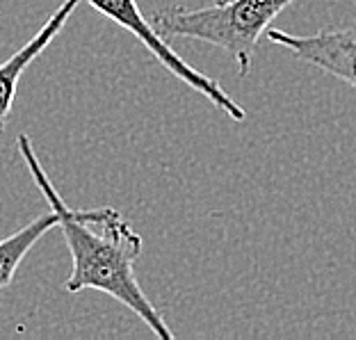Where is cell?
<instances>
[{
    "mask_svg": "<svg viewBox=\"0 0 356 340\" xmlns=\"http://www.w3.org/2000/svg\"><path fill=\"white\" fill-rule=\"evenodd\" d=\"M16 149L26 160L28 172L42 190L46 204L58 217V226L69 247L74 263L67 279L69 293L99 290L110 295L126 309H131L158 338L174 340V331L169 329L165 315L153 306L135 277V263L144 249L140 233L133 231V226L115 208H69L37 160L35 147L26 133L19 137Z\"/></svg>",
    "mask_w": 356,
    "mask_h": 340,
    "instance_id": "obj_1",
    "label": "cell"
},
{
    "mask_svg": "<svg viewBox=\"0 0 356 340\" xmlns=\"http://www.w3.org/2000/svg\"><path fill=\"white\" fill-rule=\"evenodd\" d=\"M297 0H215L199 10L167 7L151 16L165 39H194L229 53L245 78L252 71L258 42L274 19Z\"/></svg>",
    "mask_w": 356,
    "mask_h": 340,
    "instance_id": "obj_2",
    "label": "cell"
},
{
    "mask_svg": "<svg viewBox=\"0 0 356 340\" xmlns=\"http://www.w3.org/2000/svg\"><path fill=\"white\" fill-rule=\"evenodd\" d=\"M87 3L99 14H103L105 19H110L112 23H117L119 28L131 32L137 42L163 64L169 74L176 76L183 85H188L190 89H194V92L206 96V101L213 103L215 108L224 112L229 119L238 121V124H242V121L247 119V110L242 108V103H238L229 92H226V89L220 85V80L201 74V71H197L192 64H188L174 51L172 44H169V39H165L156 28L151 26V21L140 10L137 0H87Z\"/></svg>",
    "mask_w": 356,
    "mask_h": 340,
    "instance_id": "obj_3",
    "label": "cell"
},
{
    "mask_svg": "<svg viewBox=\"0 0 356 340\" xmlns=\"http://www.w3.org/2000/svg\"><path fill=\"white\" fill-rule=\"evenodd\" d=\"M265 37L290 51L297 60L356 89V28H322L313 35H295L272 26Z\"/></svg>",
    "mask_w": 356,
    "mask_h": 340,
    "instance_id": "obj_4",
    "label": "cell"
},
{
    "mask_svg": "<svg viewBox=\"0 0 356 340\" xmlns=\"http://www.w3.org/2000/svg\"><path fill=\"white\" fill-rule=\"evenodd\" d=\"M80 3H83V0H64L58 10L48 16V21L44 23V26L37 30V35L32 37L28 44H23L10 60H5L3 64H0V131L5 128L7 119H10V115H12L16 87H19V80L23 76V71H26L30 64L46 51L48 44L60 35L64 23L69 21V16L76 12V7Z\"/></svg>",
    "mask_w": 356,
    "mask_h": 340,
    "instance_id": "obj_5",
    "label": "cell"
},
{
    "mask_svg": "<svg viewBox=\"0 0 356 340\" xmlns=\"http://www.w3.org/2000/svg\"><path fill=\"white\" fill-rule=\"evenodd\" d=\"M55 226H58V217L51 210V213L42 217H35V220L12 233V236L0 240V290L10 286L19 265L23 263V258Z\"/></svg>",
    "mask_w": 356,
    "mask_h": 340,
    "instance_id": "obj_6",
    "label": "cell"
}]
</instances>
